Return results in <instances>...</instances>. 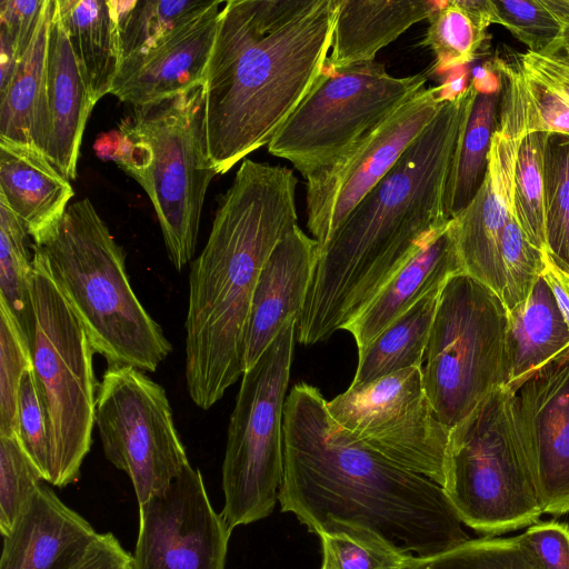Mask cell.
Segmentation results:
<instances>
[{"instance_id": "cell-11", "label": "cell", "mask_w": 569, "mask_h": 569, "mask_svg": "<svg viewBox=\"0 0 569 569\" xmlns=\"http://www.w3.org/2000/svg\"><path fill=\"white\" fill-rule=\"evenodd\" d=\"M201 87L134 108L133 127L152 150L138 182L158 218L168 258L181 271L194 256L207 190L217 174L202 132Z\"/></svg>"}, {"instance_id": "cell-34", "label": "cell", "mask_w": 569, "mask_h": 569, "mask_svg": "<svg viewBox=\"0 0 569 569\" xmlns=\"http://www.w3.org/2000/svg\"><path fill=\"white\" fill-rule=\"evenodd\" d=\"M29 237L24 224L0 203V299L7 303L24 333L32 271V253L27 244Z\"/></svg>"}, {"instance_id": "cell-47", "label": "cell", "mask_w": 569, "mask_h": 569, "mask_svg": "<svg viewBox=\"0 0 569 569\" xmlns=\"http://www.w3.org/2000/svg\"><path fill=\"white\" fill-rule=\"evenodd\" d=\"M543 254L545 269L542 271V277L547 281L569 327V271L557 264L546 249L543 250Z\"/></svg>"}, {"instance_id": "cell-41", "label": "cell", "mask_w": 569, "mask_h": 569, "mask_svg": "<svg viewBox=\"0 0 569 569\" xmlns=\"http://www.w3.org/2000/svg\"><path fill=\"white\" fill-rule=\"evenodd\" d=\"M18 439L44 481L48 482L50 472L48 421L33 368L24 373L20 385Z\"/></svg>"}, {"instance_id": "cell-26", "label": "cell", "mask_w": 569, "mask_h": 569, "mask_svg": "<svg viewBox=\"0 0 569 569\" xmlns=\"http://www.w3.org/2000/svg\"><path fill=\"white\" fill-rule=\"evenodd\" d=\"M58 10L90 98L111 93L122 57L113 0H57Z\"/></svg>"}, {"instance_id": "cell-17", "label": "cell", "mask_w": 569, "mask_h": 569, "mask_svg": "<svg viewBox=\"0 0 569 569\" xmlns=\"http://www.w3.org/2000/svg\"><path fill=\"white\" fill-rule=\"evenodd\" d=\"M542 513L569 512V347L507 386Z\"/></svg>"}, {"instance_id": "cell-31", "label": "cell", "mask_w": 569, "mask_h": 569, "mask_svg": "<svg viewBox=\"0 0 569 569\" xmlns=\"http://www.w3.org/2000/svg\"><path fill=\"white\" fill-rule=\"evenodd\" d=\"M321 541L320 569H412L416 556L376 532L339 520H328L317 530Z\"/></svg>"}, {"instance_id": "cell-23", "label": "cell", "mask_w": 569, "mask_h": 569, "mask_svg": "<svg viewBox=\"0 0 569 569\" xmlns=\"http://www.w3.org/2000/svg\"><path fill=\"white\" fill-rule=\"evenodd\" d=\"M463 272L455 240L447 226L427 241L382 287L367 308L345 330L358 351L365 349L390 323L409 310L429 291Z\"/></svg>"}, {"instance_id": "cell-44", "label": "cell", "mask_w": 569, "mask_h": 569, "mask_svg": "<svg viewBox=\"0 0 569 569\" xmlns=\"http://www.w3.org/2000/svg\"><path fill=\"white\" fill-rule=\"evenodd\" d=\"M46 0H2L0 2V42L10 46L18 59L31 43Z\"/></svg>"}, {"instance_id": "cell-20", "label": "cell", "mask_w": 569, "mask_h": 569, "mask_svg": "<svg viewBox=\"0 0 569 569\" xmlns=\"http://www.w3.org/2000/svg\"><path fill=\"white\" fill-rule=\"evenodd\" d=\"M99 533L44 483L2 536L0 569H71Z\"/></svg>"}, {"instance_id": "cell-5", "label": "cell", "mask_w": 569, "mask_h": 569, "mask_svg": "<svg viewBox=\"0 0 569 569\" xmlns=\"http://www.w3.org/2000/svg\"><path fill=\"white\" fill-rule=\"evenodd\" d=\"M32 246L42 254L94 353L108 367L156 371L172 351L171 343L137 297L123 250L90 199L69 204L48 237Z\"/></svg>"}, {"instance_id": "cell-6", "label": "cell", "mask_w": 569, "mask_h": 569, "mask_svg": "<svg viewBox=\"0 0 569 569\" xmlns=\"http://www.w3.org/2000/svg\"><path fill=\"white\" fill-rule=\"evenodd\" d=\"M26 335L46 410L50 449L48 483L78 481L92 442L97 382L90 340L32 244Z\"/></svg>"}, {"instance_id": "cell-9", "label": "cell", "mask_w": 569, "mask_h": 569, "mask_svg": "<svg viewBox=\"0 0 569 569\" xmlns=\"http://www.w3.org/2000/svg\"><path fill=\"white\" fill-rule=\"evenodd\" d=\"M297 336V317L241 378L231 412L224 458L221 516L233 530L267 518L283 477V409Z\"/></svg>"}, {"instance_id": "cell-25", "label": "cell", "mask_w": 569, "mask_h": 569, "mask_svg": "<svg viewBox=\"0 0 569 569\" xmlns=\"http://www.w3.org/2000/svg\"><path fill=\"white\" fill-rule=\"evenodd\" d=\"M52 0H46L36 33L0 90V138L43 153L48 139L47 63Z\"/></svg>"}, {"instance_id": "cell-1", "label": "cell", "mask_w": 569, "mask_h": 569, "mask_svg": "<svg viewBox=\"0 0 569 569\" xmlns=\"http://www.w3.org/2000/svg\"><path fill=\"white\" fill-rule=\"evenodd\" d=\"M283 477L278 501L316 533L328 520L369 529L419 558L470 539L443 488L376 452L329 415L317 387L301 382L283 409Z\"/></svg>"}, {"instance_id": "cell-40", "label": "cell", "mask_w": 569, "mask_h": 569, "mask_svg": "<svg viewBox=\"0 0 569 569\" xmlns=\"http://www.w3.org/2000/svg\"><path fill=\"white\" fill-rule=\"evenodd\" d=\"M43 476L24 451L18 437L0 436V532L6 535Z\"/></svg>"}, {"instance_id": "cell-12", "label": "cell", "mask_w": 569, "mask_h": 569, "mask_svg": "<svg viewBox=\"0 0 569 569\" xmlns=\"http://www.w3.org/2000/svg\"><path fill=\"white\" fill-rule=\"evenodd\" d=\"M94 425L106 459L129 476L139 505L163 492L190 465L166 390L132 366L103 372Z\"/></svg>"}, {"instance_id": "cell-46", "label": "cell", "mask_w": 569, "mask_h": 569, "mask_svg": "<svg viewBox=\"0 0 569 569\" xmlns=\"http://www.w3.org/2000/svg\"><path fill=\"white\" fill-rule=\"evenodd\" d=\"M131 555L111 532L99 533L83 558L71 569H130Z\"/></svg>"}, {"instance_id": "cell-2", "label": "cell", "mask_w": 569, "mask_h": 569, "mask_svg": "<svg viewBox=\"0 0 569 569\" xmlns=\"http://www.w3.org/2000/svg\"><path fill=\"white\" fill-rule=\"evenodd\" d=\"M473 80L442 102L427 128L319 248L313 277L297 319L301 345L327 341L346 329L392 276L449 220L447 179Z\"/></svg>"}, {"instance_id": "cell-28", "label": "cell", "mask_w": 569, "mask_h": 569, "mask_svg": "<svg viewBox=\"0 0 569 569\" xmlns=\"http://www.w3.org/2000/svg\"><path fill=\"white\" fill-rule=\"evenodd\" d=\"M500 89L478 90L467 108L446 184L443 204L448 220L469 206L485 180L491 139L499 121Z\"/></svg>"}, {"instance_id": "cell-16", "label": "cell", "mask_w": 569, "mask_h": 569, "mask_svg": "<svg viewBox=\"0 0 569 569\" xmlns=\"http://www.w3.org/2000/svg\"><path fill=\"white\" fill-rule=\"evenodd\" d=\"M231 529L188 465L161 493L139 505L130 569H224Z\"/></svg>"}, {"instance_id": "cell-36", "label": "cell", "mask_w": 569, "mask_h": 569, "mask_svg": "<svg viewBox=\"0 0 569 569\" xmlns=\"http://www.w3.org/2000/svg\"><path fill=\"white\" fill-rule=\"evenodd\" d=\"M32 369L28 338L18 320L0 299V436L18 437L19 390L24 373Z\"/></svg>"}, {"instance_id": "cell-35", "label": "cell", "mask_w": 569, "mask_h": 569, "mask_svg": "<svg viewBox=\"0 0 569 569\" xmlns=\"http://www.w3.org/2000/svg\"><path fill=\"white\" fill-rule=\"evenodd\" d=\"M423 46L435 54L438 72L471 62L486 38L483 29L456 0L442 1L429 17Z\"/></svg>"}, {"instance_id": "cell-42", "label": "cell", "mask_w": 569, "mask_h": 569, "mask_svg": "<svg viewBox=\"0 0 569 569\" xmlns=\"http://www.w3.org/2000/svg\"><path fill=\"white\" fill-rule=\"evenodd\" d=\"M516 538L536 569H569V523L537 521Z\"/></svg>"}, {"instance_id": "cell-33", "label": "cell", "mask_w": 569, "mask_h": 569, "mask_svg": "<svg viewBox=\"0 0 569 569\" xmlns=\"http://www.w3.org/2000/svg\"><path fill=\"white\" fill-rule=\"evenodd\" d=\"M546 250L569 271V137L551 134L545 156Z\"/></svg>"}, {"instance_id": "cell-27", "label": "cell", "mask_w": 569, "mask_h": 569, "mask_svg": "<svg viewBox=\"0 0 569 569\" xmlns=\"http://www.w3.org/2000/svg\"><path fill=\"white\" fill-rule=\"evenodd\" d=\"M569 347V327L542 277L529 296L509 311V383L526 377Z\"/></svg>"}, {"instance_id": "cell-14", "label": "cell", "mask_w": 569, "mask_h": 569, "mask_svg": "<svg viewBox=\"0 0 569 569\" xmlns=\"http://www.w3.org/2000/svg\"><path fill=\"white\" fill-rule=\"evenodd\" d=\"M497 69L502 93L487 173L469 206L450 219V229L463 272L502 299L501 234L512 208L518 148L522 138L531 133L536 110L519 66L498 61Z\"/></svg>"}, {"instance_id": "cell-4", "label": "cell", "mask_w": 569, "mask_h": 569, "mask_svg": "<svg viewBox=\"0 0 569 569\" xmlns=\"http://www.w3.org/2000/svg\"><path fill=\"white\" fill-rule=\"evenodd\" d=\"M296 186L291 169L243 159L221 197L204 248L191 262L186 382L202 410L244 372L253 292L269 256L298 224Z\"/></svg>"}, {"instance_id": "cell-43", "label": "cell", "mask_w": 569, "mask_h": 569, "mask_svg": "<svg viewBox=\"0 0 569 569\" xmlns=\"http://www.w3.org/2000/svg\"><path fill=\"white\" fill-rule=\"evenodd\" d=\"M560 21L565 31L557 49L542 54L526 51L519 54L518 66L527 77L566 99L569 98V19Z\"/></svg>"}, {"instance_id": "cell-15", "label": "cell", "mask_w": 569, "mask_h": 569, "mask_svg": "<svg viewBox=\"0 0 569 569\" xmlns=\"http://www.w3.org/2000/svg\"><path fill=\"white\" fill-rule=\"evenodd\" d=\"M445 84L423 88L335 164L307 176V227L319 248L438 113Z\"/></svg>"}, {"instance_id": "cell-3", "label": "cell", "mask_w": 569, "mask_h": 569, "mask_svg": "<svg viewBox=\"0 0 569 569\" xmlns=\"http://www.w3.org/2000/svg\"><path fill=\"white\" fill-rule=\"evenodd\" d=\"M337 0H228L201 86L217 174L267 144L325 69Z\"/></svg>"}, {"instance_id": "cell-22", "label": "cell", "mask_w": 569, "mask_h": 569, "mask_svg": "<svg viewBox=\"0 0 569 569\" xmlns=\"http://www.w3.org/2000/svg\"><path fill=\"white\" fill-rule=\"evenodd\" d=\"M73 193L41 150L0 138V203L24 224L33 243L58 224Z\"/></svg>"}, {"instance_id": "cell-10", "label": "cell", "mask_w": 569, "mask_h": 569, "mask_svg": "<svg viewBox=\"0 0 569 569\" xmlns=\"http://www.w3.org/2000/svg\"><path fill=\"white\" fill-rule=\"evenodd\" d=\"M426 82L422 73L393 77L376 61L338 69L326 63L268 151L289 160L306 178L343 158Z\"/></svg>"}, {"instance_id": "cell-45", "label": "cell", "mask_w": 569, "mask_h": 569, "mask_svg": "<svg viewBox=\"0 0 569 569\" xmlns=\"http://www.w3.org/2000/svg\"><path fill=\"white\" fill-rule=\"evenodd\" d=\"M522 76L536 110L535 132L569 137V102L523 72Z\"/></svg>"}, {"instance_id": "cell-29", "label": "cell", "mask_w": 569, "mask_h": 569, "mask_svg": "<svg viewBox=\"0 0 569 569\" xmlns=\"http://www.w3.org/2000/svg\"><path fill=\"white\" fill-rule=\"evenodd\" d=\"M442 287L429 291L358 351L351 385L366 383L408 368H422Z\"/></svg>"}, {"instance_id": "cell-30", "label": "cell", "mask_w": 569, "mask_h": 569, "mask_svg": "<svg viewBox=\"0 0 569 569\" xmlns=\"http://www.w3.org/2000/svg\"><path fill=\"white\" fill-rule=\"evenodd\" d=\"M122 62L143 54L217 0H113ZM122 64V63H121Z\"/></svg>"}, {"instance_id": "cell-19", "label": "cell", "mask_w": 569, "mask_h": 569, "mask_svg": "<svg viewBox=\"0 0 569 569\" xmlns=\"http://www.w3.org/2000/svg\"><path fill=\"white\" fill-rule=\"evenodd\" d=\"M318 253L317 240L297 224L269 256L252 297L246 332L244 371L258 361L288 319H298Z\"/></svg>"}, {"instance_id": "cell-24", "label": "cell", "mask_w": 569, "mask_h": 569, "mask_svg": "<svg viewBox=\"0 0 569 569\" xmlns=\"http://www.w3.org/2000/svg\"><path fill=\"white\" fill-rule=\"evenodd\" d=\"M441 2L337 0L331 53L326 63L338 69L375 61L379 50L415 23L429 19Z\"/></svg>"}, {"instance_id": "cell-32", "label": "cell", "mask_w": 569, "mask_h": 569, "mask_svg": "<svg viewBox=\"0 0 569 569\" xmlns=\"http://www.w3.org/2000/svg\"><path fill=\"white\" fill-rule=\"evenodd\" d=\"M551 133H527L518 148L512 204L530 243L546 249L545 156Z\"/></svg>"}, {"instance_id": "cell-38", "label": "cell", "mask_w": 569, "mask_h": 569, "mask_svg": "<svg viewBox=\"0 0 569 569\" xmlns=\"http://www.w3.org/2000/svg\"><path fill=\"white\" fill-rule=\"evenodd\" d=\"M493 23L506 28L533 53H551L565 27L542 0H491Z\"/></svg>"}, {"instance_id": "cell-48", "label": "cell", "mask_w": 569, "mask_h": 569, "mask_svg": "<svg viewBox=\"0 0 569 569\" xmlns=\"http://www.w3.org/2000/svg\"><path fill=\"white\" fill-rule=\"evenodd\" d=\"M562 99H565V98H562ZM565 100H566L567 102H569V98H566Z\"/></svg>"}, {"instance_id": "cell-8", "label": "cell", "mask_w": 569, "mask_h": 569, "mask_svg": "<svg viewBox=\"0 0 569 569\" xmlns=\"http://www.w3.org/2000/svg\"><path fill=\"white\" fill-rule=\"evenodd\" d=\"M509 311L500 296L466 272L443 284L430 330L422 381L450 431L510 380Z\"/></svg>"}, {"instance_id": "cell-7", "label": "cell", "mask_w": 569, "mask_h": 569, "mask_svg": "<svg viewBox=\"0 0 569 569\" xmlns=\"http://www.w3.org/2000/svg\"><path fill=\"white\" fill-rule=\"evenodd\" d=\"M443 490L461 522L488 537L539 521L536 481L507 386L449 431Z\"/></svg>"}, {"instance_id": "cell-39", "label": "cell", "mask_w": 569, "mask_h": 569, "mask_svg": "<svg viewBox=\"0 0 569 569\" xmlns=\"http://www.w3.org/2000/svg\"><path fill=\"white\" fill-rule=\"evenodd\" d=\"M543 250L528 241L512 204L501 234V261L505 281L502 301L508 311L527 299L533 284L542 274L545 269Z\"/></svg>"}, {"instance_id": "cell-37", "label": "cell", "mask_w": 569, "mask_h": 569, "mask_svg": "<svg viewBox=\"0 0 569 569\" xmlns=\"http://www.w3.org/2000/svg\"><path fill=\"white\" fill-rule=\"evenodd\" d=\"M412 569H536L516 537H488L466 542L435 557H416Z\"/></svg>"}, {"instance_id": "cell-21", "label": "cell", "mask_w": 569, "mask_h": 569, "mask_svg": "<svg viewBox=\"0 0 569 569\" xmlns=\"http://www.w3.org/2000/svg\"><path fill=\"white\" fill-rule=\"evenodd\" d=\"M48 139L44 154L68 180L77 176L83 131L93 102L52 0L47 63Z\"/></svg>"}, {"instance_id": "cell-18", "label": "cell", "mask_w": 569, "mask_h": 569, "mask_svg": "<svg viewBox=\"0 0 569 569\" xmlns=\"http://www.w3.org/2000/svg\"><path fill=\"white\" fill-rule=\"evenodd\" d=\"M223 4L217 0L153 49L123 61L111 94L138 108L201 87Z\"/></svg>"}, {"instance_id": "cell-13", "label": "cell", "mask_w": 569, "mask_h": 569, "mask_svg": "<svg viewBox=\"0 0 569 569\" xmlns=\"http://www.w3.org/2000/svg\"><path fill=\"white\" fill-rule=\"evenodd\" d=\"M327 409L352 438L443 488L449 431L426 395L422 368L350 385Z\"/></svg>"}]
</instances>
